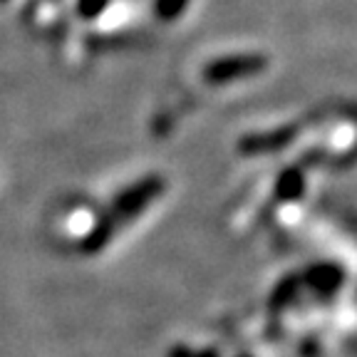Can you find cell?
Instances as JSON below:
<instances>
[{"label": "cell", "mask_w": 357, "mask_h": 357, "mask_svg": "<svg viewBox=\"0 0 357 357\" xmlns=\"http://www.w3.org/2000/svg\"><path fill=\"white\" fill-rule=\"evenodd\" d=\"M164 189H167V181H164V176H156V174H149V176L122 189L112 199L105 213L95 221V226L87 231V236L79 243V251L84 256H95V253L105 251L107 245L114 241V236L127 229L137 216H142L164 194Z\"/></svg>", "instance_id": "cell-1"}, {"label": "cell", "mask_w": 357, "mask_h": 357, "mask_svg": "<svg viewBox=\"0 0 357 357\" xmlns=\"http://www.w3.org/2000/svg\"><path fill=\"white\" fill-rule=\"evenodd\" d=\"M268 67V57L258 55V52H241V55H226L216 57L204 67V79L213 87L221 84L238 82V79L253 77V75L263 73Z\"/></svg>", "instance_id": "cell-2"}, {"label": "cell", "mask_w": 357, "mask_h": 357, "mask_svg": "<svg viewBox=\"0 0 357 357\" xmlns=\"http://www.w3.org/2000/svg\"><path fill=\"white\" fill-rule=\"evenodd\" d=\"M298 134V124H285L278 129H268V132H253L245 134L238 142V151L245 156L253 154H273V151L285 149L288 144H293Z\"/></svg>", "instance_id": "cell-3"}, {"label": "cell", "mask_w": 357, "mask_h": 357, "mask_svg": "<svg viewBox=\"0 0 357 357\" xmlns=\"http://www.w3.org/2000/svg\"><path fill=\"white\" fill-rule=\"evenodd\" d=\"M303 283H305L315 296L330 298L342 288V283H345V271H342L340 266L330 263V261L315 263V266H310L305 271Z\"/></svg>", "instance_id": "cell-4"}, {"label": "cell", "mask_w": 357, "mask_h": 357, "mask_svg": "<svg viewBox=\"0 0 357 357\" xmlns=\"http://www.w3.org/2000/svg\"><path fill=\"white\" fill-rule=\"evenodd\" d=\"M305 194V174L301 167H288L280 172L275 181V199L278 201H298Z\"/></svg>", "instance_id": "cell-5"}, {"label": "cell", "mask_w": 357, "mask_h": 357, "mask_svg": "<svg viewBox=\"0 0 357 357\" xmlns=\"http://www.w3.org/2000/svg\"><path fill=\"white\" fill-rule=\"evenodd\" d=\"M189 8V0H154V15L164 22H172L176 20L178 15H184V10Z\"/></svg>", "instance_id": "cell-6"}, {"label": "cell", "mask_w": 357, "mask_h": 357, "mask_svg": "<svg viewBox=\"0 0 357 357\" xmlns=\"http://www.w3.org/2000/svg\"><path fill=\"white\" fill-rule=\"evenodd\" d=\"M298 285H301V280H298V278H288V280H283V283H278V285H275V290H273V301H271V305L278 307V310L288 307L290 303L296 301Z\"/></svg>", "instance_id": "cell-7"}, {"label": "cell", "mask_w": 357, "mask_h": 357, "mask_svg": "<svg viewBox=\"0 0 357 357\" xmlns=\"http://www.w3.org/2000/svg\"><path fill=\"white\" fill-rule=\"evenodd\" d=\"M107 6H109V0H77L75 10L84 20H95V17H100L107 10Z\"/></svg>", "instance_id": "cell-8"}, {"label": "cell", "mask_w": 357, "mask_h": 357, "mask_svg": "<svg viewBox=\"0 0 357 357\" xmlns=\"http://www.w3.org/2000/svg\"><path fill=\"white\" fill-rule=\"evenodd\" d=\"M169 357H218L216 350H199V347H191V345H176L172 347Z\"/></svg>", "instance_id": "cell-9"}, {"label": "cell", "mask_w": 357, "mask_h": 357, "mask_svg": "<svg viewBox=\"0 0 357 357\" xmlns=\"http://www.w3.org/2000/svg\"><path fill=\"white\" fill-rule=\"evenodd\" d=\"M0 3H8V0H0Z\"/></svg>", "instance_id": "cell-10"}, {"label": "cell", "mask_w": 357, "mask_h": 357, "mask_svg": "<svg viewBox=\"0 0 357 357\" xmlns=\"http://www.w3.org/2000/svg\"><path fill=\"white\" fill-rule=\"evenodd\" d=\"M243 357H248V355H243Z\"/></svg>", "instance_id": "cell-11"}]
</instances>
